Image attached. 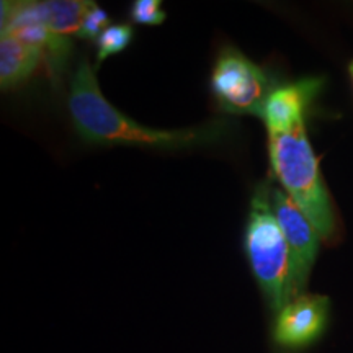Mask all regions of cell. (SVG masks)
Masks as SVG:
<instances>
[{
  "label": "cell",
  "mask_w": 353,
  "mask_h": 353,
  "mask_svg": "<svg viewBox=\"0 0 353 353\" xmlns=\"http://www.w3.org/2000/svg\"><path fill=\"white\" fill-rule=\"evenodd\" d=\"M68 107L77 134L85 143L99 145H136L180 151L219 144L232 131V125L226 120H214L183 130H157L136 123L105 99L95 70L87 59H82L74 70Z\"/></svg>",
  "instance_id": "1"
},
{
  "label": "cell",
  "mask_w": 353,
  "mask_h": 353,
  "mask_svg": "<svg viewBox=\"0 0 353 353\" xmlns=\"http://www.w3.org/2000/svg\"><path fill=\"white\" fill-rule=\"evenodd\" d=\"M268 152L272 169L281 187L311 221L319 239L329 241L335 234V214L325 188L312 145L306 134V125L285 130H268Z\"/></svg>",
  "instance_id": "2"
},
{
  "label": "cell",
  "mask_w": 353,
  "mask_h": 353,
  "mask_svg": "<svg viewBox=\"0 0 353 353\" xmlns=\"http://www.w3.org/2000/svg\"><path fill=\"white\" fill-rule=\"evenodd\" d=\"M245 254L263 301L273 316L296 298L290 249L272 206V185L255 188L245 228Z\"/></svg>",
  "instance_id": "3"
},
{
  "label": "cell",
  "mask_w": 353,
  "mask_h": 353,
  "mask_svg": "<svg viewBox=\"0 0 353 353\" xmlns=\"http://www.w3.org/2000/svg\"><path fill=\"white\" fill-rule=\"evenodd\" d=\"M211 92L226 113L262 118L272 95L270 79L236 48L228 46L218 54L211 72Z\"/></svg>",
  "instance_id": "4"
},
{
  "label": "cell",
  "mask_w": 353,
  "mask_h": 353,
  "mask_svg": "<svg viewBox=\"0 0 353 353\" xmlns=\"http://www.w3.org/2000/svg\"><path fill=\"white\" fill-rule=\"evenodd\" d=\"M330 324V299L304 293L273 316L272 342L285 353H298L314 347Z\"/></svg>",
  "instance_id": "5"
},
{
  "label": "cell",
  "mask_w": 353,
  "mask_h": 353,
  "mask_svg": "<svg viewBox=\"0 0 353 353\" xmlns=\"http://www.w3.org/2000/svg\"><path fill=\"white\" fill-rule=\"evenodd\" d=\"M272 206L288 244L293 288L298 298L306 293L309 275L319 250V234L285 190L272 187Z\"/></svg>",
  "instance_id": "6"
},
{
  "label": "cell",
  "mask_w": 353,
  "mask_h": 353,
  "mask_svg": "<svg viewBox=\"0 0 353 353\" xmlns=\"http://www.w3.org/2000/svg\"><path fill=\"white\" fill-rule=\"evenodd\" d=\"M2 33L13 34L23 41L41 48L52 69V76L63 72L70 52V41L57 38L39 20L34 2H2Z\"/></svg>",
  "instance_id": "7"
},
{
  "label": "cell",
  "mask_w": 353,
  "mask_h": 353,
  "mask_svg": "<svg viewBox=\"0 0 353 353\" xmlns=\"http://www.w3.org/2000/svg\"><path fill=\"white\" fill-rule=\"evenodd\" d=\"M321 79H303L290 85L273 88L263 108V121L268 130H285L303 121L312 99L319 94Z\"/></svg>",
  "instance_id": "8"
},
{
  "label": "cell",
  "mask_w": 353,
  "mask_h": 353,
  "mask_svg": "<svg viewBox=\"0 0 353 353\" xmlns=\"http://www.w3.org/2000/svg\"><path fill=\"white\" fill-rule=\"evenodd\" d=\"M46 56L41 48L23 41L13 34L2 33L0 39V87L12 90L33 76Z\"/></svg>",
  "instance_id": "9"
},
{
  "label": "cell",
  "mask_w": 353,
  "mask_h": 353,
  "mask_svg": "<svg viewBox=\"0 0 353 353\" xmlns=\"http://www.w3.org/2000/svg\"><path fill=\"white\" fill-rule=\"evenodd\" d=\"M95 7L88 0H46L34 2V8L50 32L57 38L70 39L79 37L87 13Z\"/></svg>",
  "instance_id": "10"
},
{
  "label": "cell",
  "mask_w": 353,
  "mask_h": 353,
  "mask_svg": "<svg viewBox=\"0 0 353 353\" xmlns=\"http://www.w3.org/2000/svg\"><path fill=\"white\" fill-rule=\"evenodd\" d=\"M132 37H134V32H132L130 25H110L108 28L100 34L99 39H97V46H99V52H97V65L103 63L107 57L125 51L132 41Z\"/></svg>",
  "instance_id": "11"
},
{
  "label": "cell",
  "mask_w": 353,
  "mask_h": 353,
  "mask_svg": "<svg viewBox=\"0 0 353 353\" xmlns=\"http://www.w3.org/2000/svg\"><path fill=\"white\" fill-rule=\"evenodd\" d=\"M159 0H136L131 7V20L138 25H161L167 15Z\"/></svg>",
  "instance_id": "12"
},
{
  "label": "cell",
  "mask_w": 353,
  "mask_h": 353,
  "mask_svg": "<svg viewBox=\"0 0 353 353\" xmlns=\"http://www.w3.org/2000/svg\"><path fill=\"white\" fill-rule=\"evenodd\" d=\"M108 26H110L108 13L95 3V7L87 13V17H85V20H83L82 28H81V32H79L77 38L99 39L100 34L103 33Z\"/></svg>",
  "instance_id": "13"
},
{
  "label": "cell",
  "mask_w": 353,
  "mask_h": 353,
  "mask_svg": "<svg viewBox=\"0 0 353 353\" xmlns=\"http://www.w3.org/2000/svg\"><path fill=\"white\" fill-rule=\"evenodd\" d=\"M348 70H350V76H352V81H353V63L350 64V68H348Z\"/></svg>",
  "instance_id": "14"
}]
</instances>
